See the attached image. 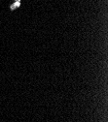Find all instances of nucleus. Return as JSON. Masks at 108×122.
<instances>
[{"mask_svg":"<svg viewBox=\"0 0 108 122\" xmlns=\"http://www.w3.org/2000/svg\"><path fill=\"white\" fill-rule=\"evenodd\" d=\"M22 5V0H13L12 3L9 5V9L10 11H15L16 9L20 8Z\"/></svg>","mask_w":108,"mask_h":122,"instance_id":"nucleus-1","label":"nucleus"}]
</instances>
